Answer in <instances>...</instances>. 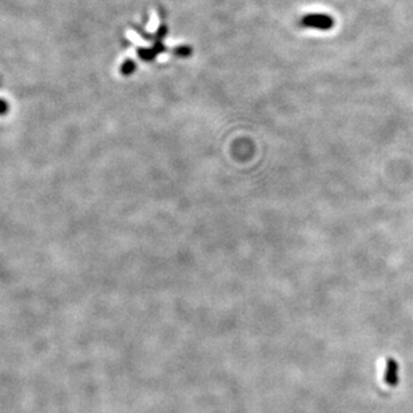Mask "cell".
<instances>
[{"instance_id": "6da1fadb", "label": "cell", "mask_w": 413, "mask_h": 413, "mask_svg": "<svg viewBox=\"0 0 413 413\" xmlns=\"http://www.w3.org/2000/svg\"><path fill=\"white\" fill-rule=\"evenodd\" d=\"M302 24L306 27L329 30L331 27H333V19L325 16V15H308L302 19Z\"/></svg>"}]
</instances>
